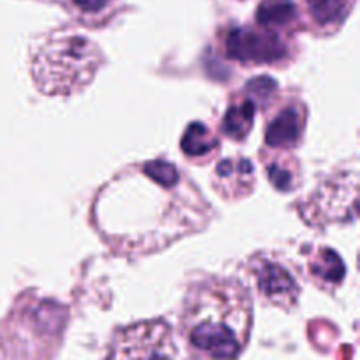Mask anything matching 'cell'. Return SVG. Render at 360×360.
Here are the masks:
<instances>
[{"label": "cell", "instance_id": "cell-1", "mask_svg": "<svg viewBox=\"0 0 360 360\" xmlns=\"http://www.w3.org/2000/svg\"><path fill=\"white\" fill-rule=\"evenodd\" d=\"M211 206L195 183L167 160L116 172L91 202V225L116 255L143 257L200 232Z\"/></svg>", "mask_w": 360, "mask_h": 360}, {"label": "cell", "instance_id": "cell-2", "mask_svg": "<svg viewBox=\"0 0 360 360\" xmlns=\"http://www.w3.org/2000/svg\"><path fill=\"white\" fill-rule=\"evenodd\" d=\"M253 302L245 285L210 276L190 287L181 333L193 360H236L250 340Z\"/></svg>", "mask_w": 360, "mask_h": 360}, {"label": "cell", "instance_id": "cell-3", "mask_svg": "<svg viewBox=\"0 0 360 360\" xmlns=\"http://www.w3.org/2000/svg\"><path fill=\"white\" fill-rule=\"evenodd\" d=\"M102 65L95 44L81 35L49 39L32 56V77L37 90L53 97H69L91 83Z\"/></svg>", "mask_w": 360, "mask_h": 360}, {"label": "cell", "instance_id": "cell-4", "mask_svg": "<svg viewBox=\"0 0 360 360\" xmlns=\"http://www.w3.org/2000/svg\"><path fill=\"white\" fill-rule=\"evenodd\" d=\"M105 360H186L165 320H144L112 336Z\"/></svg>", "mask_w": 360, "mask_h": 360}, {"label": "cell", "instance_id": "cell-5", "mask_svg": "<svg viewBox=\"0 0 360 360\" xmlns=\"http://www.w3.org/2000/svg\"><path fill=\"white\" fill-rule=\"evenodd\" d=\"M250 273L260 294L273 304L290 309L299 297V285L290 271L266 257H253Z\"/></svg>", "mask_w": 360, "mask_h": 360}, {"label": "cell", "instance_id": "cell-6", "mask_svg": "<svg viewBox=\"0 0 360 360\" xmlns=\"http://www.w3.org/2000/svg\"><path fill=\"white\" fill-rule=\"evenodd\" d=\"M285 46L274 32L236 28L227 37V55L239 62L273 63L285 56Z\"/></svg>", "mask_w": 360, "mask_h": 360}, {"label": "cell", "instance_id": "cell-7", "mask_svg": "<svg viewBox=\"0 0 360 360\" xmlns=\"http://www.w3.org/2000/svg\"><path fill=\"white\" fill-rule=\"evenodd\" d=\"M306 108L299 101H290L274 112L267 122L266 144L274 150H288L297 146L304 132Z\"/></svg>", "mask_w": 360, "mask_h": 360}, {"label": "cell", "instance_id": "cell-8", "mask_svg": "<svg viewBox=\"0 0 360 360\" xmlns=\"http://www.w3.org/2000/svg\"><path fill=\"white\" fill-rule=\"evenodd\" d=\"M253 181H255V176H253L252 164L238 157L227 158L218 164L213 186L225 199H241L252 192Z\"/></svg>", "mask_w": 360, "mask_h": 360}, {"label": "cell", "instance_id": "cell-9", "mask_svg": "<svg viewBox=\"0 0 360 360\" xmlns=\"http://www.w3.org/2000/svg\"><path fill=\"white\" fill-rule=\"evenodd\" d=\"M255 116V101L248 95H239L229 105L224 116V132L232 139L243 141L250 134Z\"/></svg>", "mask_w": 360, "mask_h": 360}, {"label": "cell", "instance_id": "cell-10", "mask_svg": "<svg viewBox=\"0 0 360 360\" xmlns=\"http://www.w3.org/2000/svg\"><path fill=\"white\" fill-rule=\"evenodd\" d=\"M309 273L323 288H333L343 281L345 267L333 250H320L309 260Z\"/></svg>", "mask_w": 360, "mask_h": 360}, {"label": "cell", "instance_id": "cell-11", "mask_svg": "<svg viewBox=\"0 0 360 360\" xmlns=\"http://www.w3.org/2000/svg\"><path fill=\"white\" fill-rule=\"evenodd\" d=\"M181 148L186 157H211L218 148V141L202 123H192L183 136Z\"/></svg>", "mask_w": 360, "mask_h": 360}, {"label": "cell", "instance_id": "cell-12", "mask_svg": "<svg viewBox=\"0 0 360 360\" xmlns=\"http://www.w3.org/2000/svg\"><path fill=\"white\" fill-rule=\"evenodd\" d=\"M295 18V6L292 0H262L257 7V21L262 27H281Z\"/></svg>", "mask_w": 360, "mask_h": 360}, {"label": "cell", "instance_id": "cell-13", "mask_svg": "<svg viewBox=\"0 0 360 360\" xmlns=\"http://www.w3.org/2000/svg\"><path fill=\"white\" fill-rule=\"evenodd\" d=\"M267 174L276 188L288 192L299 185V162L294 157L280 158L274 157L273 160H266Z\"/></svg>", "mask_w": 360, "mask_h": 360}, {"label": "cell", "instance_id": "cell-14", "mask_svg": "<svg viewBox=\"0 0 360 360\" xmlns=\"http://www.w3.org/2000/svg\"><path fill=\"white\" fill-rule=\"evenodd\" d=\"M308 11L319 25L334 23L345 13V0H308Z\"/></svg>", "mask_w": 360, "mask_h": 360}, {"label": "cell", "instance_id": "cell-15", "mask_svg": "<svg viewBox=\"0 0 360 360\" xmlns=\"http://www.w3.org/2000/svg\"><path fill=\"white\" fill-rule=\"evenodd\" d=\"M74 6L79 7L84 13H97V11L104 9L108 6L109 0H72Z\"/></svg>", "mask_w": 360, "mask_h": 360}]
</instances>
